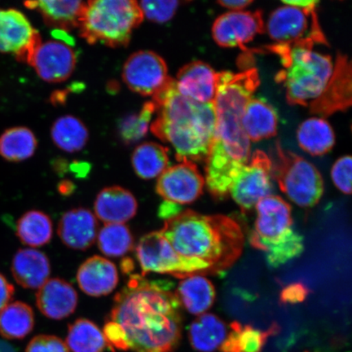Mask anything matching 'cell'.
I'll return each mask as SVG.
<instances>
[{"instance_id":"cell-1","label":"cell","mask_w":352,"mask_h":352,"mask_svg":"<svg viewBox=\"0 0 352 352\" xmlns=\"http://www.w3.org/2000/svg\"><path fill=\"white\" fill-rule=\"evenodd\" d=\"M261 85L258 69L217 73L214 100L217 126L212 146L206 161V186L217 199L230 195L233 182L248 164L250 140L241 124L245 104Z\"/></svg>"},{"instance_id":"cell-2","label":"cell","mask_w":352,"mask_h":352,"mask_svg":"<svg viewBox=\"0 0 352 352\" xmlns=\"http://www.w3.org/2000/svg\"><path fill=\"white\" fill-rule=\"evenodd\" d=\"M180 303L171 283L131 275L114 298L110 320L124 331L134 352H173L182 333Z\"/></svg>"},{"instance_id":"cell-3","label":"cell","mask_w":352,"mask_h":352,"mask_svg":"<svg viewBox=\"0 0 352 352\" xmlns=\"http://www.w3.org/2000/svg\"><path fill=\"white\" fill-rule=\"evenodd\" d=\"M160 232L182 256L208 264L212 275L230 270L241 257L245 245L240 224L223 214L183 210L166 220Z\"/></svg>"},{"instance_id":"cell-4","label":"cell","mask_w":352,"mask_h":352,"mask_svg":"<svg viewBox=\"0 0 352 352\" xmlns=\"http://www.w3.org/2000/svg\"><path fill=\"white\" fill-rule=\"evenodd\" d=\"M153 101L157 118L151 126L152 133L173 147L179 162H206L217 126L214 103H198L184 98L170 77Z\"/></svg>"},{"instance_id":"cell-5","label":"cell","mask_w":352,"mask_h":352,"mask_svg":"<svg viewBox=\"0 0 352 352\" xmlns=\"http://www.w3.org/2000/svg\"><path fill=\"white\" fill-rule=\"evenodd\" d=\"M267 50L278 56L283 65L275 80L284 87L289 104L308 107L318 98L333 72L331 57L306 46L274 44Z\"/></svg>"},{"instance_id":"cell-6","label":"cell","mask_w":352,"mask_h":352,"mask_svg":"<svg viewBox=\"0 0 352 352\" xmlns=\"http://www.w3.org/2000/svg\"><path fill=\"white\" fill-rule=\"evenodd\" d=\"M258 217L250 236L252 248L265 254L272 267L299 256L305 249L302 236L293 228L292 208L283 198L267 196L256 206Z\"/></svg>"},{"instance_id":"cell-7","label":"cell","mask_w":352,"mask_h":352,"mask_svg":"<svg viewBox=\"0 0 352 352\" xmlns=\"http://www.w3.org/2000/svg\"><path fill=\"white\" fill-rule=\"evenodd\" d=\"M143 20L139 3L133 0H95L86 2L78 28L88 43L125 47Z\"/></svg>"},{"instance_id":"cell-8","label":"cell","mask_w":352,"mask_h":352,"mask_svg":"<svg viewBox=\"0 0 352 352\" xmlns=\"http://www.w3.org/2000/svg\"><path fill=\"white\" fill-rule=\"evenodd\" d=\"M271 176L290 201L302 208L318 204L324 192L319 170L305 158L285 151L278 142L270 157Z\"/></svg>"},{"instance_id":"cell-9","label":"cell","mask_w":352,"mask_h":352,"mask_svg":"<svg viewBox=\"0 0 352 352\" xmlns=\"http://www.w3.org/2000/svg\"><path fill=\"white\" fill-rule=\"evenodd\" d=\"M136 256L144 277L148 272L168 274L182 280L195 275H212L208 264L176 252L160 231L148 233L140 240Z\"/></svg>"},{"instance_id":"cell-10","label":"cell","mask_w":352,"mask_h":352,"mask_svg":"<svg viewBox=\"0 0 352 352\" xmlns=\"http://www.w3.org/2000/svg\"><path fill=\"white\" fill-rule=\"evenodd\" d=\"M316 7L307 8L285 6L271 13L267 23V34L276 44L285 46L329 45L321 30Z\"/></svg>"},{"instance_id":"cell-11","label":"cell","mask_w":352,"mask_h":352,"mask_svg":"<svg viewBox=\"0 0 352 352\" xmlns=\"http://www.w3.org/2000/svg\"><path fill=\"white\" fill-rule=\"evenodd\" d=\"M271 160L266 153L256 151L232 183L230 195L243 211H249L272 190Z\"/></svg>"},{"instance_id":"cell-12","label":"cell","mask_w":352,"mask_h":352,"mask_svg":"<svg viewBox=\"0 0 352 352\" xmlns=\"http://www.w3.org/2000/svg\"><path fill=\"white\" fill-rule=\"evenodd\" d=\"M169 78L165 60L152 51L136 52L123 65V81L130 90L142 96H155Z\"/></svg>"},{"instance_id":"cell-13","label":"cell","mask_w":352,"mask_h":352,"mask_svg":"<svg viewBox=\"0 0 352 352\" xmlns=\"http://www.w3.org/2000/svg\"><path fill=\"white\" fill-rule=\"evenodd\" d=\"M351 103V61L346 55L338 52L327 86L308 107L311 114L327 118L337 112L346 111Z\"/></svg>"},{"instance_id":"cell-14","label":"cell","mask_w":352,"mask_h":352,"mask_svg":"<svg viewBox=\"0 0 352 352\" xmlns=\"http://www.w3.org/2000/svg\"><path fill=\"white\" fill-rule=\"evenodd\" d=\"M41 34L23 13L16 10H0V52L11 54L21 63L29 64Z\"/></svg>"},{"instance_id":"cell-15","label":"cell","mask_w":352,"mask_h":352,"mask_svg":"<svg viewBox=\"0 0 352 352\" xmlns=\"http://www.w3.org/2000/svg\"><path fill=\"white\" fill-rule=\"evenodd\" d=\"M205 186V178L195 162H184L168 167L158 177L156 191L164 201L182 206L195 201Z\"/></svg>"},{"instance_id":"cell-16","label":"cell","mask_w":352,"mask_h":352,"mask_svg":"<svg viewBox=\"0 0 352 352\" xmlns=\"http://www.w3.org/2000/svg\"><path fill=\"white\" fill-rule=\"evenodd\" d=\"M265 32L263 13L255 12H230L219 16L212 26L215 43L222 47H240L245 50L246 43Z\"/></svg>"},{"instance_id":"cell-17","label":"cell","mask_w":352,"mask_h":352,"mask_svg":"<svg viewBox=\"0 0 352 352\" xmlns=\"http://www.w3.org/2000/svg\"><path fill=\"white\" fill-rule=\"evenodd\" d=\"M29 65L43 80L61 82L72 76L76 66V55L67 42L41 41L34 50Z\"/></svg>"},{"instance_id":"cell-18","label":"cell","mask_w":352,"mask_h":352,"mask_svg":"<svg viewBox=\"0 0 352 352\" xmlns=\"http://www.w3.org/2000/svg\"><path fill=\"white\" fill-rule=\"evenodd\" d=\"M217 73L208 64L192 61L179 70L175 79L180 95L198 103H214L217 90Z\"/></svg>"},{"instance_id":"cell-19","label":"cell","mask_w":352,"mask_h":352,"mask_svg":"<svg viewBox=\"0 0 352 352\" xmlns=\"http://www.w3.org/2000/svg\"><path fill=\"white\" fill-rule=\"evenodd\" d=\"M98 230V222L94 214L85 208H76L63 214L57 232L68 248L85 250L94 245Z\"/></svg>"},{"instance_id":"cell-20","label":"cell","mask_w":352,"mask_h":352,"mask_svg":"<svg viewBox=\"0 0 352 352\" xmlns=\"http://www.w3.org/2000/svg\"><path fill=\"white\" fill-rule=\"evenodd\" d=\"M38 310L52 320H63L74 314L78 305V294L63 279L48 280L36 294Z\"/></svg>"},{"instance_id":"cell-21","label":"cell","mask_w":352,"mask_h":352,"mask_svg":"<svg viewBox=\"0 0 352 352\" xmlns=\"http://www.w3.org/2000/svg\"><path fill=\"white\" fill-rule=\"evenodd\" d=\"M79 287L88 296L100 297L113 292L118 283V272L108 259L94 256L87 259L78 271Z\"/></svg>"},{"instance_id":"cell-22","label":"cell","mask_w":352,"mask_h":352,"mask_svg":"<svg viewBox=\"0 0 352 352\" xmlns=\"http://www.w3.org/2000/svg\"><path fill=\"white\" fill-rule=\"evenodd\" d=\"M94 208L96 217L105 224L124 223L135 217L138 204L127 189L112 186L99 192Z\"/></svg>"},{"instance_id":"cell-23","label":"cell","mask_w":352,"mask_h":352,"mask_svg":"<svg viewBox=\"0 0 352 352\" xmlns=\"http://www.w3.org/2000/svg\"><path fill=\"white\" fill-rule=\"evenodd\" d=\"M12 274L21 287L39 289L50 278V259L45 254L37 250H19L12 259Z\"/></svg>"},{"instance_id":"cell-24","label":"cell","mask_w":352,"mask_h":352,"mask_svg":"<svg viewBox=\"0 0 352 352\" xmlns=\"http://www.w3.org/2000/svg\"><path fill=\"white\" fill-rule=\"evenodd\" d=\"M241 124L250 142H257L276 135L278 117L272 105L252 98L245 104Z\"/></svg>"},{"instance_id":"cell-25","label":"cell","mask_w":352,"mask_h":352,"mask_svg":"<svg viewBox=\"0 0 352 352\" xmlns=\"http://www.w3.org/2000/svg\"><path fill=\"white\" fill-rule=\"evenodd\" d=\"M86 2L82 1H29L25 6L41 13L47 25L60 30H69L78 28Z\"/></svg>"},{"instance_id":"cell-26","label":"cell","mask_w":352,"mask_h":352,"mask_svg":"<svg viewBox=\"0 0 352 352\" xmlns=\"http://www.w3.org/2000/svg\"><path fill=\"white\" fill-rule=\"evenodd\" d=\"M175 294L180 305L186 308L189 314L196 316L206 314L212 307L215 299L214 285L201 275L182 279Z\"/></svg>"},{"instance_id":"cell-27","label":"cell","mask_w":352,"mask_h":352,"mask_svg":"<svg viewBox=\"0 0 352 352\" xmlns=\"http://www.w3.org/2000/svg\"><path fill=\"white\" fill-rule=\"evenodd\" d=\"M226 323L217 316H198L190 325L188 338L192 349L198 352H213L219 349L227 337Z\"/></svg>"},{"instance_id":"cell-28","label":"cell","mask_w":352,"mask_h":352,"mask_svg":"<svg viewBox=\"0 0 352 352\" xmlns=\"http://www.w3.org/2000/svg\"><path fill=\"white\" fill-rule=\"evenodd\" d=\"M299 147L312 156H322L336 144L332 126L324 118L314 117L302 122L297 131Z\"/></svg>"},{"instance_id":"cell-29","label":"cell","mask_w":352,"mask_h":352,"mask_svg":"<svg viewBox=\"0 0 352 352\" xmlns=\"http://www.w3.org/2000/svg\"><path fill=\"white\" fill-rule=\"evenodd\" d=\"M280 331L276 323L263 331L250 325H242L237 321L230 324V331L219 347L221 352H261L267 338Z\"/></svg>"},{"instance_id":"cell-30","label":"cell","mask_w":352,"mask_h":352,"mask_svg":"<svg viewBox=\"0 0 352 352\" xmlns=\"http://www.w3.org/2000/svg\"><path fill=\"white\" fill-rule=\"evenodd\" d=\"M131 164L140 178L160 177L169 167L168 149L154 142L140 144L132 153Z\"/></svg>"},{"instance_id":"cell-31","label":"cell","mask_w":352,"mask_h":352,"mask_svg":"<svg viewBox=\"0 0 352 352\" xmlns=\"http://www.w3.org/2000/svg\"><path fill=\"white\" fill-rule=\"evenodd\" d=\"M34 314L32 308L16 301L0 311V336L6 340H21L32 332Z\"/></svg>"},{"instance_id":"cell-32","label":"cell","mask_w":352,"mask_h":352,"mask_svg":"<svg viewBox=\"0 0 352 352\" xmlns=\"http://www.w3.org/2000/svg\"><path fill=\"white\" fill-rule=\"evenodd\" d=\"M51 135L56 146L68 153L82 151L89 138L85 123L72 116H63L56 120L52 126Z\"/></svg>"},{"instance_id":"cell-33","label":"cell","mask_w":352,"mask_h":352,"mask_svg":"<svg viewBox=\"0 0 352 352\" xmlns=\"http://www.w3.org/2000/svg\"><path fill=\"white\" fill-rule=\"evenodd\" d=\"M54 226L50 217L39 210L25 213L16 224V235L25 245L38 248L46 245L52 237Z\"/></svg>"},{"instance_id":"cell-34","label":"cell","mask_w":352,"mask_h":352,"mask_svg":"<svg viewBox=\"0 0 352 352\" xmlns=\"http://www.w3.org/2000/svg\"><path fill=\"white\" fill-rule=\"evenodd\" d=\"M37 140L32 130L24 126L12 127L0 136V155L10 162H21L34 155Z\"/></svg>"},{"instance_id":"cell-35","label":"cell","mask_w":352,"mask_h":352,"mask_svg":"<svg viewBox=\"0 0 352 352\" xmlns=\"http://www.w3.org/2000/svg\"><path fill=\"white\" fill-rule=\"evenodd\" d=\"M65 343L72 352H103L107 346L103 332L87 319H78L69 324Z\"/></svg>"},{"instance_id":"cell-36","label":"cell","mask_w":352,"mask_h":352,"mask_svg":"<svg viewBox=\"0 0 352 352\" xmlns=\"http://www.w3.org/2000/svg\"><path fill=\"white\" fill-rule=\"evenodd\" d=\"M133 236L124 223L105 224L99 232V249L107 256H122L133 248Z\"/></svg>"},{"instance_id":"cell-37","label":"cell","mask_w":352,"mask_h":352,"mask_svg":"<svg viewBox=\"0 0 352 352\" xmlns=\"http://www.w3.org/2000/svg\"><path fill=\"white\" fill-rule=\"evenodd\" d=\"M156 113L153 101L145 103L138 113L132 114L123 120L120 130L121 138L126 144L138 142L151 129V122Z\"/></svg>"},{"instance_id":"cell-38","label":"cell","mask_w":352,"mask_h":352,"mask_svg":"<svg viewBox=\"0 0 352 352\" xmlns=\"http://www.w3.org/2000/svg\"><path fill=\"white\" fill-rule=\"evenodd\" d=\"M144 19L157 23H165L173 19L179 6V1H142L139 3Z\"/></svg>"},{"instance_id":"cell-39","label":"cell","mask_w":352,"mask_h":352,"mask_svg":"<svg viewBox=\"0 0 352 352\" xmlns=\"http://www.w3.org/2000/svg\"><path fill=\"white\" fill-rule=\"evenodd\" d=\"M351 157L343 156L336 162L331 170L334 186L345 195L351 192Z\"/></svg>"},{"instance_id":"cell-40","label":"cell","mask_w":352,"mask_h":352,"mask_svg":"<svg viewBox=\"0 0 352 352\" xmlns=\"http://www.w3.org/2000/svg\"><path fill=\"white\" fill-rule=\"evenodd\" d=\"M25 352H69L66 343L54 336H38L28 343Z\"/></svg>"},{"instance_id":"cell-41","label":"cell","mask_w":352,"mask_h":352,"mask_svg":"<svg viewBox=\"0 0 352 352\" xmlns=\"http://www.w3.org/2000/svg\"><path fill=\"white\" fill-rule=\"evenodd\" d=\"M103 334L107 346L110 347L113 352L116 351V349L120 351L129 350L126 334L117 323L112 320L108 321L104 325Z\"/></svg>"},{"instance_id":"cell-42","label":"cell","mask_w":352,"mask_h":352,"mask_svg":"<svg viewBox=\"0 0 352 352\" xmlns=\"http://www.w3.org/2000/svg\"><path fill=\"white\" fill-rule=\"evenodd\" d=\"M309 290L302 283H294L286 286L280 293V302L283 303H297L305 300Z\"/></svg>"},{"instance_id":"cell-43","label":"cell","mask_w":352,"mask_h":352,"mask_svg":"<svg viewBox=\"0 0 352 352\" xmlns=\"http://www.w3.org/2000/svg\"><path fill=\"white\" fill-rule=\"evenodd\" d=\"M15 289L6 276L0 274V311H2L8 303H10Z\"/></svg>"},{"instance_id":"cell-44","label":"cell","mask_w":352,"mask_h":352,"mask_svg":"<svg viewBox=\"0 0 352 352\" xmlns=\"http://www.w3.org/2000/svg\"><path fill=\"white\" fill-rule=\"evenodd\" d=\"M182 211V206L164 201L160 206V217L167 220L176 217Z\"/></svg>"},{"instance_id":"cell-45","label":"cell","mask_w":352,"mask_h":352,"mask_svg":"<svg viewBox=\"0 0 352 352\" xmlns=\"http://www.w3.org/2000/svg\"><path fill=\"white\" fill-rule=\"evenodd\" d=\"M217 3L232 12H236L243 10L244 8L253 3V1L252 0H220Z\"/></svg>"},{"instance_id":"cell-46","label":"cell","mask_w":352,"mask_h":352,"mask_svg":"<svg viewBox=\"0 0 352 352\" xmlns=\"http://www.w3.org/2000/svg\"><path fill=\"white\" fill-rule=\"evenodd\" d=\"M286 6H290L301 8H307L312 6H318L319 1L316 0H294V1H283Z\"/></svg>"},{"instance_id":"cell-47","label":"cell","mask_w":352,"mask_h":352,"mask_svg":"<svg viewBox=\"0 0 352 352\" xmlns=\"http://www.w3.org/2000/svg\"><path fill=\"white\" fill-rule=\"evenodd\" d=\"M74 189L73 184L72 182H63L60 184L59 191L63 193V195H69V193L72 192Z\"/></svg>"},{"instance_id":"cell-48","label":"cell","mask_w":352,"mask_h":352,"mask_svg":"<svg viewBox=\"0 0 352 352\" xmlns=\"http://www.w3.org/2000/svg\"><path fill=\"white\" fill-rule=\"evenodd\" d=\"M0 352H16V351L10 343L0 340Z\"/></svg>"},{"instance_id":"cell-49","label":"cell","mask_w":352,"mask_h":352,"mask_svg":"<svg viewBox=\"0 0 352 352\" xmlns=\"http://www.w3.org/2000/svg\"><path fill=\"white\" fill-rule=\"evenodd\" d=\"M133 263L129 258L125 259L122 263V270L126 274H129L131 270H133Z\"/></svg>"}]
</instances>
